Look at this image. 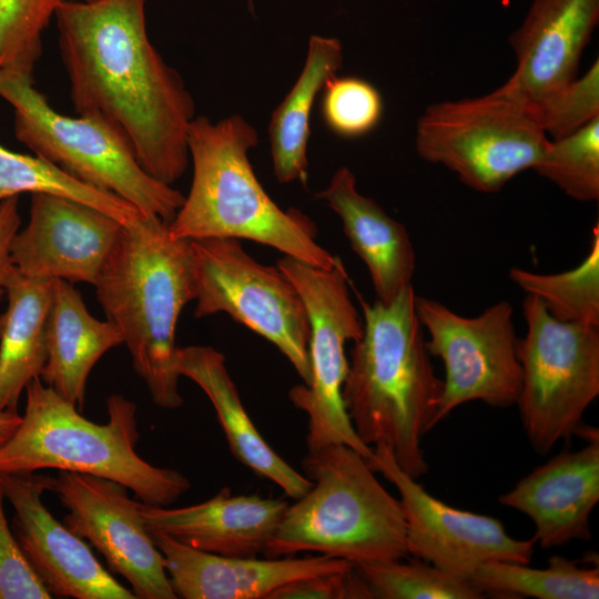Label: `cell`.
<instances>
[{"instance_id":"cell-6","label":"cell","mask_w":599,"mask_h":599,"mask_svg":"<svg viewBox=\"0 0 599 599\" xmlns=\"http://www.w3.org/2000/svg\"><path fill=\"white\" fill-rule=\"evenodd\" d=\"M302 466L313 485L287 505L266 557L315 551L361 565L409 555L400 501L382 486L363 455L333 444L307 451Z\"/></svg>"},{"instance_id":"cell-11","label":"cell","mask_w":599,"mask_h":599,"mask_svg":"<svg viewBox=\"0 0 599 599\" xmlns=\"http://www.w3.org/2000/svg\"><path fill=\"white\" fill-rule=\"evenodd\" d=\"M196 274L195 318L227 313L274 344L307 385L311 325L304 302L277 267L255 261L237 238L191 240Z\"/></svg>"},{"instance_id":"cell-20","label":"cell","mask_w":599,"mask_h":599,"mask_svg":"<svg viewBox=\"0 0 599 599\" xmlns=\"http://www.w3.org/2000/svg\"><path fill=\"white\" fill-rule=\"evenodd\" d=\"M287 502L258 495H232L224 487L187 507L151 506L138 500L149 532H161L195 549L233 557L264 554Z\"/></svg>"},{"instance_id":"cell-22","label":"cell","mask_w":599,"mask_h":599,"mask_svg":"<svg viewBox=\"0 0 599 599\" xmlns=\"http://www.w3.org/2000/svg\"><path fill=\"white\" fill-rule=\"evenodd\" d=\"M176 368L180 376L193 380L212 403L236 460L294 499L307 493L313 483L268 445L250 418L221 352L201 345L179 347Z\"/></svg>"},{"instance_id":"cell-9","label":"cell","mask_w":599,"mask_h":599,"mask_svg":"<svg viewBox=\"0 0 599 599\" xmlns=\"http://www.w3.org/2000/svg\"><path fill=\"white\" fill-rule=\"evenodd\" d=\"M549 141L528 106L498 89L430 104L415 133L422 159L446 166L481 193L499 192L518 173L534 169Z\"/></svg>"},{"instance_id":"cell-18","label":"cell","mask_w":599,"mask_h":599,"mask_svg":"<svg viewBox=\"0 0 599 599\" xmlns=\"http://www.w3.org/2000/svg\"><path fill=\"white\" fill-rule=\"evenodd\" d=\"M598 20L599 0H534L509 38L516 70L498 90L531 104L572 81Z\"/></svg>"},{"instance_id":"cell-23","label":"cell","mask_w":599,"mask_h":599,"mask_svg":"<svg viewBox=\"0 0 599 599\" xmlns=\"http://www.w3.org/2000/svg\"><path fill=\"white\" fill-rule=\"evenodd\" d=\"M123 338L109 319L88 311L73 284L54 280L47 325V362L40 379L80 412L88 377L97 362Z\"/></svg>"},{"instance_id":"cell-30","label":"cell","mask_w":599,"mask_h":599,"mask_svg":"<svg viewBox=\"0 0 599 599\" xmlns=\"http://www.w3.org/2000/svg\"><path fill=\"white\" fill-rule=\"evenodd\" d=\"M534 170L579 202L599 199V118L551 140Z\"/></svg>"},{"instance_id":"cell-7","label":"cell","mask_w":599,"mask_h":599,"mask_svg":"<svg viewBox=\"0 0 599 599\" xmlns=\"http://www.w3.org/2000/svg\"><path fill=\"white\" fill-rule=\"evenodd\" d=\"M0 97L14 110V135L35 156L111 192L144 216L171 223L184 195L149 175L124 135L97 116H68L48 103L32 77L0 71Z\"/></svg>"},{"instance_id":"cell-1","label":"cell","mask_w":599,"mask_h":599,"mask_svg":"<svg viewBox=\"0 0 599 599\" xmlns=\"http://www.w3.org/2000/svg\"><path fill=\"white\" fill-rule=\"evenodd\" d=\"M146 0H65L54 19L78 115L97 116L130 143L141 167L172 185L189 164L194 101L151 43Z\"/></svg>"},{"instance_id":"cell-32","label":"cell","mask_w":599,"mask_h":599,"mask_svg":"<svg viewBox=\"0 0 599 599\" xmlns=\"http://www.w3.org/2000/svg\"><path fill=\"white\" fill-rule=\"evenodd\" d=\"M322 93V118L338 136L352 139L365 135L380 121L382 95L364 79L335 74L326 81Z\"/></svg>"},{"instance_id":"cell-26","label":"cell","mask_w":599,"mask_h":599,"mask_svg":"<svg viewBox=\"0 0 599 599\" xmlns=\"http://www.w3.org/2000/svg\"><path fill=\"white\" fill-rule=\"evenodd\" d=\"M486 593L504 598L598 599L599 568L554 555L546 568L528 564L488 561L471 576Z\"/></svg>"},{"instance_id":"cell-8","label":"cell","mask_w":599,"mask_h":599,"mask_svg":"<svg viewBox=\"0 0 599 599\" xmlns=\"http://www.w3.org/2000/svg\"><path fill=\"white\" fill-rule=\"evenodd\" d=\"M526 336L518 338L521 388L517 405L539 455L577 435L599 395V326L561 322L532 295L522 302Z\"/></svg>"},{"instance_id":"cell-16","label":"cell","mask_w":599,"mask_h":599,"mask_svg":"<svg viewBox=\"0 0 599 599\" xmlns=\"http://www.w3.org/2000/svg\"><path fill=\"white\" fill-rule=\"evenodd\" d=\"M123 225L81 202L32 193L29 221L11 242V261L29 278L94 286Z\"/></svg>"},{"instance_id":"cell-29","label":"cell","mask_w":599,"mask_h":599,"mask_svg":"<svg viewBox=\"0 0 599 599\" xmlns=\"http://www.w3.org/2000/svg\"><path fill=\"white\" fill-rule=\"evenodd\" d=\"M370 599H480L486 593L473 579L427 561L394 559L354 565Z\"/></svg>"},{"instance_id":"cell-2","label":"cell","mask_w":599,"mask_h":599,"mask_svg":"<svg viewBox=\"0 0 599 599\" xmlns=\"http://www.w3.org/2000/svg\"><path fill=\"white\" fill-rule=\"evenodd\" d=\"M412 285L390 303L362 302L364 331L351 351L342 396L358 438L387 447L419 478L428 470L422 438L436 426L443 379L436 376Z\"/></svg>"},{"instance_id":"cell-36","label":"cell","mask_w":599,"mask_h":599,"mask_svg":"<svg viewBox=\"0 0 599 599\" xmlns=\"http://www.w3.org/2000/svg\"><path fill=\"white\" fill-rule=\"evenodd\" d=\"M19 196L0 202V301L6 295L7 280L14 267L11 261V242L20 230Z\"/></svg>"},{"instance_id":"cell-25","label":"cell","mask_w":599,"mask_h":599,"mask_svg":"<svg viewBox=\"0 0 599 599\" xmlns=\"http://www.w3.org/2000/svg\"><path fill=\"white\" fill-rule=\"evenodd\" d=\"M339 40L312 35L297 80L272 113L268 134L273 169L280 183L307 180L311 113L326 81L343 64Z\"/></svg>"},{"instance_id":"cell-13","label":"cell","mask_w":599,"mask_h":599,"mask_svg":"<svg viewBox=\"0 0 599 599\" xmlns=\"http://www.w3.org/2000/svg\"><path fill=\"white\" fill-rule=\"evenodd\" d=\"M367 461L400 496L409 555L470 579L488 561L530 564L534 539H515L500 520L454 508L432 496L397 465L387 447H374Z\"/></svg>"},{"instance_id":"cell-38","label":"cell","mask_w":599,"mask_h":599,"mask_svg":"<svg viewBox=\"0 0 599 599\" xmlns=\"http://www.w3.org/2000/svg\"><path fill=\"white\" fill-rule=\"evenodd\" d=\"M80 1H87V0H80Z\"/></svg>"},{"instance_id":"cell-31","label":"cell","mask_w":599,"mask_h":599,"mask_svg":"<svg viewBox=\"0 0 599 599\" xmlns=\"http://www.w3.org/2000/svg\"><path fill=\"white\" fill-rule=\"evenodd\" d=\"M65 0H0V71L32 77L42 34Z\"/></svg>"},{"instance_id":"cell-14","label":"cell","mask_w":599,"mask_h":599,"mask_svg":"<svg viewBox=\"0 0 599 599\" xmlns=\"http://www.w3.org/2000/svg\"><path fill=\"white\" fill-rule=\"evenodd\" d=\"M51 490L68 509L64 525L104 557L139 599H176L161 551L141 518L138 500L116 481L59 470Z\"/></svg>"},{"instance_id":"cell-34","label":"cell","mask_w":599,"mask_h":599,"mask_svg":"<svg viewBox=\"0 0 599 599\" xmlns=\"http://www.w3.org/2000/svg\"><path fill=\"white\" fill-rule=\"evenodd\" d=\"M0 481V599H50L52 596L26 559L3 510Z\"/></svg>"},{"instance_id":"cell-17","label":"cell","mask_w":599,"mask_h":599,"mask_svg":"<svg viewBox=\"0 0 599 599\" xmlns=\"http://www.w3.org/2000/svg\"><path fill=\"white\" fill-rule=\"evenodd\" d=\"M577 435L586 446L555 455L498 498L531 519L532 539L546 549L592 539L589 518L599 501V433L582 426Z\"/></svg>"},{"instance_id":"cell-28","label":"cell","mask_w":599,"mask_h":599,"mask_svg":"<svg viewBox=\"0 0 599 599\" xmlns=\"http://www.w3.org/2000/svg\"><path fill=\"white\" fill-rule=\"evenodd\" d=\"M509 277L527 295L539 298L558 321L599 326V230L593 227L590 248L575 268L539 274L512 267Z\"/></svg>"},{"instance_id":"cell-19","label":"cell","mask_w":599,"mask_h":599,"mask_svg":"<svg viewBox=\"0 0 599 599\" xmlns=\"http://www.w3.org/2000/svg\"><path fill=\"white\" fill-rule=\"evenodd\" d=\"M149 534L163 556L176 598L182 599H267L290 581L354 566L325 555L266 559L222 556L195 549L161 532Z\"/></svg>"},{"instance_id":"cell-15","label":"cell","mask_w":599,"mask_h":599,"mask_svg":"<svg viewBox=\"0 0 599 599\" xmlns=\"http://www.w3.org/2000/svg\"><path fill=\"white\" fill-rule=\"evenodd\" d=\"M4 498L16 511L17 541L53 597L135 599L103 568L81 537L58 521L42 502L52 477L35 473L0 475Z\"/></svg>"},{"instance_id":"cell-24","label":"cell","mask_w":599,"mask_h":599,"mask_svg":"<svg viewBox=\"0 0 599 599\" xmlns=\"http://www.w3.org/2000/svg\"><path fill=\"white\" fill-rule=\"evenodd\" d=\"M54 280H34L12 268L8 306L0 315V412L17 410L27 385L47 362V325Z\"/></svg>"},{"instance_id":"cell-3","label":"cell","mask_w":599,"mask_h":599,"mask_svg":"<svg viewBox=\"0 0 599 599\" xmlns=\"http://www.w3.org/2000/svg\"><path fill=\"white\" fill-rule=\"evenodd\" d=\"M94 287L153 403L181 407L175 331L182 309L196 298L191 240L173 237L159 217L124 224Z\"/></svg>"},{"instance_id":"cell-27","label":"cell","mask_w":599,"mask_h":599,"mask_svg":"<svg viewBox=\"0 0 599 599\" xmlns=\"http://www.w3.org/2000/svg\"><path fill=\"white\" fill-rule=\"evenodd\" d=\"M50 193L95 207L122 224L144 216L122 197L89 185L52 163L0 144V202L21 193Z\"/></svg>"},{"instance_id":"cell-10","label":"cell","mask_w":599,"mask_h":599,"mask_svg":"<svg viewBox=\"0 0 599 599\" xmlns=\"http://www.w3.org/2000/svg\"><path fill=\"white\" fill-rule=\"evenodd\" d=\"M276 266L300 293L311 325V380L288 392L292 404L308 418L307 451L343 444L369 459L373 448L358 438L342 396L348 372L345 343L359 341L364 331L344 264L338 258L334 267L323 268L285 255Z\"/></svg>"},{"instance_id":"cell-37","label":"cell","mask_w":599,"mask_h":599,"mask_svg":"<svg viewBox=\"0 0 599 599\" xmlns=\"http://www.w3.org/2000/svg\"><path fill=\"white\" fill-rule=\"evenodd\" d=\"M21 420L18 410L0 412V448L12 437Z\"/></svg>"},{"instance_id":"cell-21","label":"cell","mask_w":599,"mask_h":599,"mask_svg":"<svg viewBox=\"0 0 599 599\" xmlns=\"http://www.w3.org/2000/svg\"><path fill=\"white\" fill-rule=\"evenodd\" d=\"M316 197L341 217L352 250L368 268L377 301L390 303L412 285L416 254L406 227L358 192L348 167H339Z\"/></svg>"},{"instance_id":"cell-5","label":"cell","mask_w":599,"mask_h":599,"mask_svg":"<svg viewBox=\"0 0 599 599\" xmlns=\"http://www.w3.org/2000/svg\"><path fill=\"white\" fill-rule=\"evenodd\" d=\"M26 409L12 437L0 448V475L57 469L116 481L143 504L166 507L190 488L180 471L141 458L136 406L120 394L106 399L109 419L97 424L40 377L26 387Z\"/></svg>"},{"instance_id":"cell-35","label":"cell","mask_w":599,"mask_h":599,"mask_svg":"<svg viewBox=\"0 0 599 599\" xmlns=\"http://www.w3.org/2000/svg\"><path fill=\"white\" fill-rule=\"evenodd\" d=\"M267 599H370L365 582L354 569L326 572L290 581Z\"/></svg>"},{"instance_id":"cell-12","label":"cell","mask_w":599,"mask_h":599,"mask_svg":"<svg viewBox=\"0 0 599 599\" xmlns=\"http://www.w3.org/2000/svg\"><path fill=\"white\" fill-rule=\"evenodd\" d=\"M416 312L429 335L427 352L445 367L436 425L468 402L480 400L495 408L517 404L521 367L509 302L466 317L440 302L416 296Z\"/></svg>"},{"instance_id":"cell-33","label":"cell","mask_w":599,"mask_h":599,"mask_svg":"<svg viewBox=\"0 0 599 599\" xmlns=\"http://www.w3.org/2000/svg\"><path fill=\"white\" fill-rule=\"evenodd\" d=\"M526 105L545 134L552 140L583 128L599 118V60L582 77Z\"/></svg>"},{"instance_id":"cell-4","label":"cell","mask_w":599,"mask_h":599,"mask_svg":"<svg viewBox=\"0 0 599 599\" xmlns=\"http://www.w3.org/2000/svg\"><path fill=\"white\" fill-rule=\"evenodd\" d=\"M256 129L238 114L217 122L194 118L187 148L193 177L169 224L175 238H246L309 265L332 268L338 256L316 242V225L295 209L282 210L258 182L248 153Z\"/></svg>"}]
</instances>
